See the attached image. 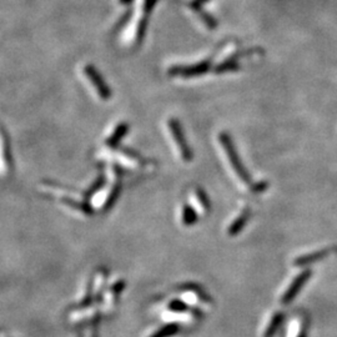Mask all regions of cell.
I'll list each match as a JSON object with an SVG mask.
<instances>
[{"mask_svg":"<svg viewBox=\"0 0 337 337\" xmlns=\"http://www.w3.org/2000/svg\"><path fill=\"white\" fill-rule=\"evenodd\" d=\"M208 69H209L208 64H199L194 65V66H175L168 70V74H170V75H181L190 78V76L204 74Z\"/></svg>","mask_w":337,"mask_h":337,"instance_id":"6","label":"cell"},{"mask_svg":"<svg viewBox=\"0 0 337 337\" xmlns=\"http://www.w3.org/2000/svg\"><path fill=\"white\" fill-rule=\"evenodd\" d=\"M311 275H312V273L310 271V270H306V271L301 273L300 275H298L297 278L292 281V283L288 286V288L286 290V292L283 293L282 298H281V302H282L283 305L290 303L291 301H292L293 298L297 296V293L300 292V290L303 287V285L307 282V280H309Z\"/></svg>","mask_w":337,"mask_h":337,"instance_id":"4","label":"cell"},{"mask_svg":"<svg viewBox=\"0 0 337 337\" xmlns=\"http://www.w3.org/2000/svg\"><path fill=\"white\" fill-rule=\"evenodd\" d=\"M119 194H120V186L116 184V185H114L112 189H110L109 194H108V196L105 197L104 205H103V209H104V211H107L108 209H110L112 205H114L115 200L117 199Z\"/></svg>","mask_w":337,"mask_h":337,"instance_id":"14","label":"cell"},{"mask_svg":"<svg viewBox=\"0 0 337 337\" xmlns=\"http://www.w3.org/2000/svg\"><path fill=\"white\" fill-rule=\"evenodd\" d=\"M168 310L172 312H180V314L184 312L185 314V312L189 311V306L181 300H172L168 303Z\"/></svg>","mask_w":337,"mask_h":337,"instance_id":"16","label":"cell"},{"mask_svg":"<svg viewBox=\"0 0 337 337\" xmlns=\"http://www.w3.org/2000/svg\"><path fill=\"white\" fill-rule=\"evenodd\" d=\"M332 251H334V249H332V247H329V249H324L316 252H311V254L303 255V256L297 257V259L295 260V262H293V265H295V266H305V265L314 264V262H317L320 261V260L325 259V257L330 256V255L332 254Z\"/></svg>","mask_w":337,"mask_h":337,"instance_id":"7","label":"cell"},{"mask_svg":"<svg viewBox=\"0 0 337 337\" xmlns=\"http://www.w3.org/2000/svg\"><path fill=\"white\" fill-rule=\"evenodd\" d=\"M219 138H220L221 145H223L224 149H225V153H226V155H227L228 163H230V165L232 166V170L235 171V174L237 175V177H239L240 180H241V182L249 185L250 182H251L250 175H249V172L246 171L244 164L240 161V158H239V155H237V153H236V149H235V146H233L231 139L228 138L226 134H220Z\"/></svg>","mask_w":337,"mask_h":337,"instance_id":"1","label":"cell"},{"mask_svg":"<svg viewBox=\"0 0 337 337\" xmlns=\"http://www.w3.org/2000/svg\"><path fill=\"white\" fill-rule=\"evenodd\" d=\"M197 221V214L194 210V208L190 205H185L184 210H182V223L186 226L194 225Z\"/></svg>","mask_w":337,"mask_h":337,"instance_id":"12","label":"cell"},{"mask_svg":"<svg viewBox=\"0 0 337 337\" xmlns=\"http://www.w3.org/2000/svg\"><path fill=\"white\" fill-rule=\"evenodd\" d=\"M156 3H158V0H145L144 1V13H145V15H149L151 13Z\"/></svg>","mask_w":337,"mask_h":337,"instance_id":"17","label":"cell"},{"mask_svg":"<svg viewBox=\"0 0 337 337\" xmlns=\"http://www.w3.org/2000/svg\"><path fill=\"white\" fill-rule=\"evenodd\" d=\"M179 332V326L176 324H168L159 329L155 334L151 335L150 337H170L174 336Z\"/></svg>","mask_w":337,"mask_h":337,"instance_id":"11","label":"cell"},{"mask_svg":"<svg viewBox=\"0 0 337 337\" xmlns=\"http://www.w3.org/2000/svg\"><path fill=\"white\" fill-rule=\"evenodd\" d=\"M247 220H249V211H245L241 215L237 216L236 220L231 224L230 227H228V235L230 236L237 235V233L245 227V225L247 224Z\"/></svg>","mask_w":337,"mask_h":337,"instance_id":"10","label":"cell"},{"mask_svg":"<svg viewBox=\"0 0 337 337\" xmlns=\"http://www.w3.org/2000/svg\"><path fill=\"white\" fill-rule=\"evenodd\" d=\"M195 196H196L197 202H199V205L202 208V210L208 213V211L210 210V201H209L205 192L202 191L201 189H196V191H195Z\"/></svg>","mask_w":337,"mask_h":337,"instance_id":"15","label":"cell"},{"mask_svg":"<svg viewBox=\"0 0 337 337\" xmlns=\"http://www.w3.org/2000/svg\"><path fill=\"white\" fill-rule=\"evenodd\" d=\"M60 201L64 202L65 205L74 209L75 211H79V213L83 214V215H91V214H93V210L90 209V206H89L88 204H85V202L75 201L74 199L71 200V199H69V197H61Z\"/></svg>","mask_w":337,"mask_h":337,"instance_id":"9","label":"cell"},{"mask_svg":"<svg viewBox=\"0 0 337 337\" xmlns=\"http://www.w3.org/2000/svg\"><path fill=\"white\" fill-rule=\"evenodd\" d=\"M168 129H170V132H171L172 138H174L175 144H176L177 149H179V153L180 155H181V158L184 159V161H186V163L191 161L192 153L191 150H190L189 145H187L184 131H182L179 121H177L176 119L168 120Z\"/></svg>","mask_w":337,"mask_h":337,"instance_id":"2","label":"cell"},{"mask_svg":"<svg viewBox=\"0 0 337 337\" xmlns=\"http://www.w3.org/2000/svg\"><path fill=\"white\" fill-rule=\"evenodd\" d=\"M0 163H1V168H5V171L11 168L10 143H9L8 134L1 124H0Z\"/></svg>","mask_w":337,"mask_h":337,"instance_id":"5","label":"cell"},{"mask_svg":"<svg viewBox=\"0 0 337 337\" xmlns=\"http://www.w3.org/2000/svg\"><path fill=\"white\" fill-rule=\"evenodd\" d=\"M282 320H283V315L280 314V312L274 315V317L271 319V322H270V325L267 326L266 332H265V337H273L274 335H275V332L278 331L279 326H280V324L282 322Z\"/></svg>","mask_w":337,"mask_h":337,"instance_id":"13","label":"cell"},{"mask_svg":"<svg viewBox=\"0 0 337 337\" xmlns=\"http://www.w3.org/2000/svg\"><path fill=\"white\" fill-rule=\"evenodd\" d=\"M85 74L88 76V79L90 80V83L95 86L96 93L100 96L101 99L108 100V99L112 98V90H110L109 85L105 83L104 78L101 76V74L99 73V70L93 65H86L85 66Z\"/></svg>","mask_w":337,"mask_h":337,"instance_id":"3","label":"cell"},{"mask_svg":"<svg viewBox=\"0 0 337 337\" xmlns=\"http://www.w3.org/2000/svg\"><path fill=\"white\" fill-rule=\"evenodd\" d=\"M120 4H122V5H129V4H131L134 0H119Z\"/></svg>","mask_w":337,"mask_h":337,"instance_id":"18","label":"cell"},{"mask_svg":"<svg viewBox=\"0 0 337 337\" xmlns=\"http://www.w3.org/2000/svg\"><path fill=\"white\" fill-rule=\"evenodd\" d=\"M127 130H129V125H127L126 122H121V124L117 125V126L115 127L114 132L108 138L107 145L109 146V148H115V146L119 145V143L122 140V138L127 134Z\"/></svg>","mask_w":337,"mask_h":337,"instance_id":"8","label":"cell"}]
</instances>
